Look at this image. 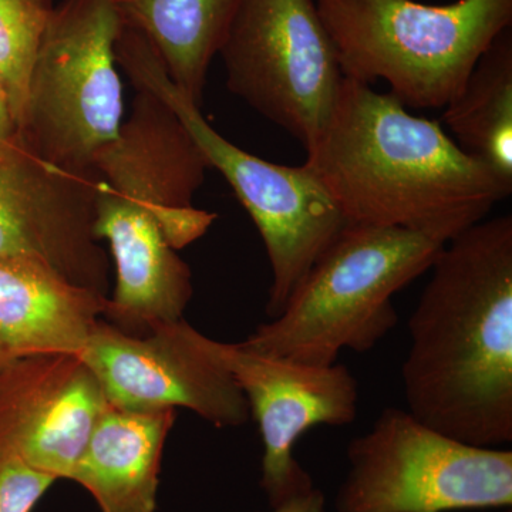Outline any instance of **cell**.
<instances>
[{"label": "cell", "instance_id": "obj_9", "mask_svg": "<svg viewBox=\"0 0 512 512\" xmlns=\"http://www.w3.org/2000/svg\"><path fill=\"white\" fill-rule=\"evenodd\" d=\"M198 348L235 380L261 431V488L269 507L315 488L295 446L316 426H348L357 416L359 384L345 365L311 366L264 355L241 342H220L192 330Z\"/></svg>", "mask_w": 512, "mask_h": 512}, {"label": "cell", "instance_id": "obj_2", "mask_svg": "<svg viewBox=\"0 0 512 512\" xmlns=\"http://www.w3.org/2000/svg\"><path fill=\"white\" fill-rule=\"evenodd\" d=\"M305 165L349 224L403 228L447 244L512 192L437 121L343 77Z\"/></svg>", "mask_w": 512, "mask_h": 512}, {"label": "cell", "instance_id": "obj_3", "mask_svg": "<svg viewBox=\"0 0 512 512\" xmlns=\"http://www.w3.org/2000/svg\"><path fill=\"white\" fill-rule=\"evenodd\" d=\"M443 242L403 228L349 224L312 266L275 318L241 342L311 366L366 353L394 328L393 296L429 271Z\"/></svg>", "mask_w": 512, "mask_h": 512}, {"label": "cell", "instance_id": "obj_8", "mask_svg": "<svg viewBox=\"0 0 512 512\" xmlns=\"http://www.w3.org/2000/svg\"><path fill=\"white\" fill-rule=\"evenodd\" d=\"M218 55L229 92L313 146L345 77L315 0H244Z\"/></svg>", "mask_w": 512, "mask_h": 512}, {"label": "cell", "instance_id": "obj_15", "mask_svg": "<svg viewBox=\"0 0 512 512\" xmlns=\"http://www.w3.org/2000/svg\"><path fill=\"white\" fill-rule=\"evenodd\" d=\"M106 296L29 259L0 258V372L46 355H80Z\"/></svg>", "mask_w": 512, "mask_h": 512}, {"label": "cell", "instance_id": "obj_19", "mask_svg": "<svg viewBox=\"0 0 512 512\" xmlns=\"http://www.w3.org/2000/svg\"><path fill=\"white\" fill-rule=\"evenodd\" d=\"M55 6L53 0H0V83L19 133L30 77Z\"/></svg>", "mask_w": 512, "mask_h": 512}, {"label": "cell", "instance_id": "obj_7", "mask_svg": "<svg viewBox=\"0 0 512 512\" xmlns=\"http://www.w3.org/2000/svg\"><path fill=\"white\" fill-rule=\"evenodd\" d=\"M338 512L497 511L512 507V451L471 446L387 407L350 441Z\"/></svg>", "mask_w": 512, "mask_h": 512}, {"label": "cell", "instance_id": "obj_6", "mask_svg": "<svg viewBox=\"0 0 512 512\" xmlns=\"http://www.w3.org/2000/svg\"><path fill=\"white\" fill-rule=\"evenodd\" d=\"M114 0H63L47 25L32 77L22 136L47 163L96 173L93 160L119 136L123 84Z\"/></svg>", "mask_w": 512, "mask_h": 512}, {"label": "cell", "instance_id": "obj_21", "mask_svg": "<svg viewBox=\"0 0 512 512\" xmlns=\"http://www.w3.org/2000/svg\"><path fill=\"white\" fill-rule=\"evenodd\" d=\"M262 512H328L326 498L319 488H312L308 493L293 497L285 503L271 507L269 511Z\"/></svg>", "mask_w": 512, "mask_h": 512}, {"label": "cell", "instance_id": "obj_20", "mask_svg": "<svg viewBox=\"0 0 512 512\" xmlns=\"http://www.w3.org/2000/svg\"><path fill=\"white\" fill-rule=\"evenodd\" d=\"M55 481L0 446V512H32Z\"/></svg>", "mask_w": 512, "mask_h": 512}, {"label": "cell", "instance_id": "obj_18", "mask_svg": "<svg viewBox=\"0 0 512 512\" xmlns=\"http://www.w3.org/2000/svg\"><path fill=\"white\" fill-rule=\"evenodd\" d=\"M444 109L458 146L512 185V28L495 37Z\"/></svg>", "mask_w": 512, "mask_h": 512}, {"label": "cell", "instance_id": "obj_14", "mask_svg": "<svg viewBox=\"0 0 512 512\" xmlns=\"http://www.w3.org/2000/svg\"><path fill=\"white\" fill-rule=\"evenodd\" d=\"M94 235L109 242L116 266V286L101 319L133 336H148L184 319L192 298L190 266L150 214L121 200L101 178Z\"/></svg>", "mask_w": 512, "mask_h": 512}, {"label": "cell", "instance_id": "obj_16", "mask_svg": "<svg viewBox=\"0 0 512 512\" xmlns=\"http://www.w3.org/2000/svg\"><path fill=\"white\" fill-rule=\"evenodd\" d=\"M175 417L177 410L110 404L70 480L89 491L101 512H156L161 458Z\"/></svg>", "mask_w": 512, "mask_h": 512}, {"label": "cell", "instance_id": "obj_5", "mask_svg": "<svg viewBox=\"0 0 512 512\" xmlns=\"http://www.w3.org/2000/svg\"><path fill=\"white\" fill-rule=\"evenodd\" d=\"M116 59L133 86L146 87L183 121L210 168L224 175L254 221L272 271L265 312L275 318L349 222L305 165L269 163L221 136L202 116L201 107L171 82L140 32L121 28Z\"/></svg>", "mask_w": 512, "mask_h": 512}, {"label": "cell", "instance_id": "obj_11", "mask_svg": "<svg viewBox=\"0 0 512 512\" xmlns=\"http://www.w3.org/2000/svg\"><path fill=\"white\" fill-rule=\"evenodd\" d=\"M185 320L133 336L100 319L80 357L111 406L137 412L191 410L218 429L247 423L251 412L235 380L192 338Z\"/></svg>", "mask_w": 512, "mask_h": 512}, {"label": "cell", "instance_id": "obj_10", "mask_svg": "<svg viewBox=\"0 0 512 512\" xmlns=\"http://www.w3.org/2000/svg\"><path fill=\"white\" fill-rule=\"evenodd\" d=\"M100 175L47 163L23 138L0 151V258L29 259L109 296L110 258L94 235Z\"/></svg>", "mask_w": 512, "mask_h": 512}, {"label": "cell", "instance_id": "obj_22", "mask_svg": "<svg viewBox=\"0 0 512 512\" xmlns=\"http://www.w3.org/2000/svg\"><path fill=\"white\" fill-rule=\"evenodd\" d=\"M18 126L13 119L8 96L0 83V151L5 150L20 140Z\"/></svg>", "mask_w": 512, "mask_h": 512}, {"label": "cell", "instance_id": "obj_4", "mask_svg": "<svg viewBox=\"0 0 512 512\" xmlns=\"http://www.w3.org/2000/svg\"><path fill=\"white\" fill-rule=\"evenodd\" d=\"M315 2L343 76L384 80L412 109H444L495 37L512 28V0Z\"/></svg>", "mask_w": 512, "mask_h": 512}, {"label": "cell", "instance_id": "obj_13", "mask_svg": "<svg viewBox=\"0 0 512 512\" xmlns=\"http://www.w3.org/2000/svg\"><path fill=\"white\" fill-rule=\"evenodd\" d=\"M109 407L80 355L19 360L0 372V446L56 481L70 480Z\"/></svg>", "mask_w": 512, "mask_h": 512}, {"label": "cell", "instance_id": "obj_12", "mask_svg": "<svg viewBox=\"0 0 512 512\" xmlns=\"http://www.w3.org/2000/svg\"><path fill=\"white\" fill-rule=\"evenodd\" d=\"M133 87L130 116L93 168L113 194L150 214L178 251L217 220L192 205L210 164L177 114L146 87Z\"/></svg>", "mask_w": 512, "mask_h": 512}, {"label": "cell", "instance_id": "obj_1", "mask_svg": "<svg viewBox=\"0 0 512 512\" xmlns=\"http://www.w3.org/2000/svg\"><path fill=\"white\" fill-rule=\"evenodd\" d=\"M409 320L406 409L471 446L512 443V217L483 220L441 249Z\"/></svg>", "mask_w": 512, "mask_h": 512}, {"label": "cell", "instance_id": "obj_23", "mask_svg": "<svg viewBox=\"0 0 512 512\" xmlns=\"http://www.w3.org/2000/svg\"><path fill=\"white\" fill-rule=\"evenodd\" d=\"M491 512H512L511 508H505V510H497V511H491Z\"/></svg>", "mask_w": 512, "mask_h": 512}, {"label": "cell", "instance_id": "obj_17", "mask_svg": "<svg viewBox=\"0 0 512 512\" xmlns=\"http://www.w3.org/2000/svg\"><path fill=\"white\" fill-rule=\"evenodd\" d=\"M121 25L137 30L171 82L198 107L212 60L244 0H114Z\"/></svg>", "mask_w": 512, "mask_h": 512}]
</instances>
